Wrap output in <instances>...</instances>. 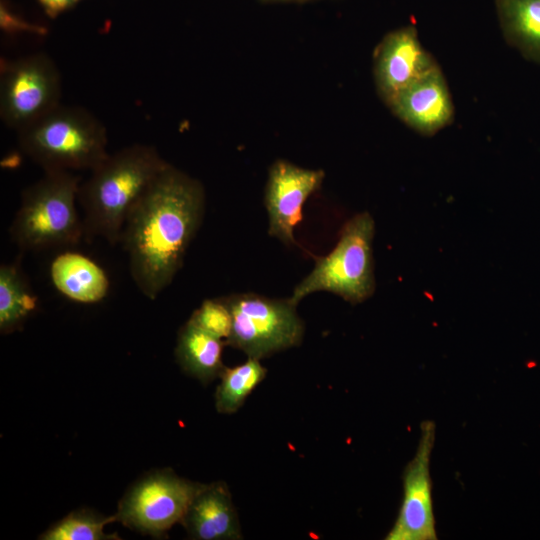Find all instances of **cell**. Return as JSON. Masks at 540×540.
<instances>
[{"label":"cell","instance_id":"6da1fadb","mask_svg":"<svg viewBox=\"0 0 540 540\" xmlns=\"http://www.w3.org/2000/svg\"><path fill=\"white\" fill-rule=\"evenodd\" d=\"M204 212L202 184L170 163L133 207L120 243L132 280L145 297L154 300L171 284Z\"/></svg>","mask_w":540,"mask_h":540},{"label":"cell","instance_id":"7a4b0ae2","mask_svg":"<svg viewBox=\"0 0 540 540\" xmlns=\"http://www.w3.org/2000/svg\"><path fill=\"white\" fill-rule=\"evenodd\" d=\"M168 164L146 144L109 153L79 187L85 235L100 236L111 245L120 243L129 213Z\"/></svg>","mask_w":540,"mask_h":540},{"label":"cell","instance_id":"3957f363","mask_svg":"<svg viewBox=\"0 0 540 540\" xmlns=\"http://www.w3.org/2000/svg\"><path fill=\"white\" fill-rule=\"evenodd\" d=\"M80 178L69 171H44L21 192L9 234L23 251H39L78 244L84 224L76 207Z\"/></svg>","mask_w":540,"mask_h":540},{"label":"cell","instance_id":"277c9868","mask_svg":"<svg viewBox=\"0 0 540 540\" xmlns=\"http://www.w3.org/2000/svg\"><path fill=\"white\" fill-rule=\"evenodd\" d=\"M18 144L44 171H92L109 155L100 120L83 108L61 104L19 130Z\"/></svg>","mask_w":540,"mask_h":540},{"label":"cell","instance_id":"5b68a950","mask_svg":"<svg viewBox=\"0 0 540 540\" xmlns=\"http://www.w3.org/2000/svg\"><path fill=\"white\" fill-rule=\"evenodd\" d=\"M375 223L368 212L355 215L343 227L334 249L318 258L313 270L294 288L295 305L316 291H328L356 304L375 290L372 241Z\"/></svg>","mask_w":540,"mask_h":540},{"label":"cell","instance_id":"8992f818","mask_svg":"<svg viewBox=\"0 0 540 540\" xmlns=\"http://www.w3.org/2000/svg\"><path fill=\"white\" fill-rule=\"evenodd\" d=\"M223 298L233 319L226 345L243 351L248 358L261 360L301 343L304 323L289 298L270 299L252 293Z\"/></svg>","mask_w":540,"mask_h":540},{"label":"cell","instance_id":"52a82bcc","mask_svg":"<svg viewBox=\"0 0 540 540\" xmlns=\"http://www.w3.org/2000/svg\"><path fill=\"white\" fill-rule=\"evenodd\" d=\"M199 486L170 469L151 472L124 494L114 514L116 521L141 534L164 537L182 522Z\"/></svg>","mask_w":540,"mask_h":540},{"label":"cell","instance_id":"ba28073f","mask_svg":"<svg viewBox=\"0 0 540 540\" xmlns=\"http://www.w3.org/2000/svg\"><path fill=\"white\" fill-rule=\"evenodd\" d=\"M0 117L17 132L60 104L61 76L43 53L1 61Z\"/></svg>","mask_w":540,"mask_h":540},{"label":"cell","instance_id":"9c48e42d","mask_svg":"<svg viewBox=\"0 0 540 540\" xmlns=\"http://www.w3.org/2000/svg\"><path fill=\"white\" fill-rule=\"evenodd\" d=\"M420 432L416 454L403 472V499L399 513L386 540L437 539L429 470L435 442V423L423 421Z\"/></svg>","mask_w":540,"mask_h":540},{"label":"cell","instance_id":"30bf717a","mask_svg":"<svg viewBox=\"0 0 540 540\" xmlns=\"http://www.w3.org/2000/svg\"><path fill=\"white\" fill-rule=\"evenodd\" d=\"M323 178L322 170L301 168L284 160L271 166L265 191L270 236L287 245L295 243L294 229L302 221L303 205Z\"/></svg>","mask_w":540,"mask_h":540},{"label":"cell","instance_id":"8fae6325","mask_svg":"<svg viewBox=\"0 0 540 540\" xmlns=\"http://www.w3.org/2000/svg\"><path fill=\"white\" fill-rule=\"evenodd\" d=\"M437 66L422 46L414 26L393 30L383 38L375 53L378 91L389 105L403 90Z\"/></svg>","mask_w":540,"mask_h":540},{"label":"cell","instance_id":"7c38bea8","mask_svg":"<svg viewBox=\"0 0 540 540\" xmlns=\"http://www.w3.org/2000/svg\"><path fill=\"white\" fill-rule=\"evenodd\" d=\"M388 106L406 125L426 136L439 132L454 118L452 97L439 66L403 90Z\"/></svg>","mask_w":540,"mask_h":540},{"label":"cell","instance_id":"4fadbf2b","mask_svg":"<svg viewBox=\"0 0 540 540\" xmlns=\"http://www.w3.org/2000/svg\"><path fill=\"white\" fill-rule=\"evenodd\" d=\"M195 540L242 538L238 514L223 481L200 484L181 522Z\"/></svg>","mask_w":540,"mask_h":540},{"label":"cell","instance_id":"5bb4252c","mask_svg":"<svg viewBox=\"0 0 540 540\" xmlns=\"http://www.w3.org/2000/svg\"><path fill=\"white\" fill-rule=\"evenodd\" d=\"M54 287L71 301L83 304L103 300L110 283L105 271L93 260L78 252H65L51 263Z\"/></svg>","mask_w":540,"mask_h":540},{"label":"cell","instance_id":"9a60e30c","mask_svg":"<svg viewBox=\"0 0 540 540\" xmlns=\"http://www.w3.org/2000/svg\"><path fill=\"white\" fill-rule=\"evenodd\" d=\"M225 345L224 340L188 320L179 331L175 356L187 375L208 384L219 377L225 368L222 359Z\"/></svg>","mask_w":540,"mask_h":540},{"label":"cell","instance_id":"2e32d148","mask_svg":"<svg viewBox=\"0 0 540 540\" xmlns=\"http://www.w3.org/2000/svg\"><path fill=\"white\" fill-rule=\"evenodd\" d=\"M495 7L506 42L540 64V0H495Z\"/></svg>","mask_w":540,"mask_h":540},{"label":"cell","instance_id":"e0dca14e","mask_svg":"<svg viewBox=\"0 0 540 540\" xmlns=\"http://www.w3.org/2000/svg\"><path fill=\"white\" fill-rule=\"evenodd\" d=\"M38 298L32 290L20 264L0 266V332L2 335L19 330L37 310Z\"/></svg>","mask_w":540,"mask_h":540},{"label":"cell","instance_id":"ac0fdd59","mask_svg":"<svg viewBox=\"0 0 540 540\" xmlns=\"http://www.w3.org/2000/svg\"><path fill=\"white\" fill-rule=\"evenodd\" d=\"M266 374L267 369L254 358L231 368L225 367L215 393L217 411L222 414L237 412Z\"/></svg>","mask_w":540,"mask_h":540},{"label":"cell","instance_id":"d6986e66","mask_svg":"<svg viewBox=\"0 0 540 540\" xmlns=\"http://www.w3.org/2000/svg\"><path fill=\"white\" fill-rule=\"evenodd\" d=\"M115 515L104 516L88 509L67 514L54 523L38 539L42 540H115L117 533H106L104 528L115 522Z\"/></svg>","mask_w":540,"mask_h":540},{"label":"cell","instance_id":"ffe728a7","mask_svg":"<svg viewBox=\"0 0 540 540\" xmlns=\"http://www.w3.org/2000/svg\"><path fill=\"white\" fill-rule=\"evenodd\" d=\"M188 320L225 342L232 332V314L224 298L204 300Z\"/></svg>","mask_w":540,"mask_h":540},{"label":"cell","instance_id":"44dd1931","mask_svg":"<svg viewBox=\"0 0 540 540\" xmlns=\"http://www.w3.org/2000/svg\"><path fill=\"white\" fill-rule=\"evenodd\" d=\"M1 28L7 32H31L36 34H44L43 27L32 25L13 14L9 13L6 8L1 6Z\"/></svg>","mask_w":540,"mask_h":540},{"label":"cell","instance_id":"7402d4cb","mask_svg":"<svg viewBox=\"0 0 540 540\" xmlns=\"http://www.w3.org/2000/svg\"><path fill=\"white\" fill-rule=\"evenodd\" d=\"M40 3L45 8L46 12L50 16H55L60 12L64 11L72 4L75 3V0H39Z\"/></svg>","mask_w":540,"mask_h":540},{"label":"cell","instance_id":"603a6c76","mask_svg":"<svg viewBox=\"0 0 540 540\" xmlns=\"http://www.w3.org/2000/svg\"><path fill=\"white\" fill-rule=\"evenodd\" d=\"M268 1H304V0H268Z\"/></svg>","mask_w":540,"mask_h":540},{"label":"cell","instance_id":"cb8c5ba5","mask_svg":"<svg viewBox=\"0 0 540 540\" xmlns=\"http://www.w3.org/2000/svg\"><path fill=\"white\" fill-rule=\"evenodd\" d=\"M78 0H75V2H77Z\"/></svg>","mask_w":540,"mask_h":540}]
</instances>
